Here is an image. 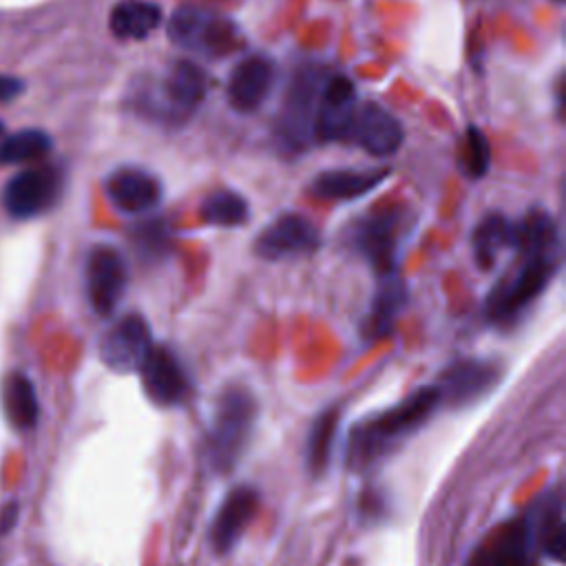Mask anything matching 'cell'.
Returning <instances> with one entry per match:
<instances>
[{"instance_id": "6da1fadb", "label": "cell", "mask_w": 566, "mask_h": 566, "mask_svg": "<svg viewBox=\"0 0 566 566\" xmlns=\"http://www.w3.org/2000/svg\"><path fill=\"white\" fill-rule=\"evenodd\" d=\"M515 263L493 285L486 298V316L497 325L515 323L546 290L562 261V239L555 219L533 208L515 223Z\"/></svg>"}, {"instance_id": "7a4b0ae2", "label": "cell", "mask_w": 566, "mask_h": 566, "mask_svg": "<svg viewBox=\"0 0 566 566\" xmlns=\"http://www.w3.org/2000/svg\"><path fill=\"white\" fill-rule=\"evenodd\" d=\"M440 391L436 385H427L352 429L347 442V467L367 469L398 447L407 436L418 431L440 407Z\"/></svg>"}, {"instance_id": "3957f363", "label": "cell", "mask_w": 566, "mask_h": 566, "mask_svg": "<svg viewBox=\"0 0 566 566\" xmlns=\"http://www.w3.org/2000/svg\"><path fill=\"white\" fill-rule=\"evenodd\" d=\"M411 228V212L405 206H391L352 221L345 239L349 248L369 263L376 276H387L396 274Z\"/></svg>"}, {"instance_id": "277c9868", "label": "cell", "mask_w": 566, "mask_h": 566, "mask_svg": "<svg viewBox=\"0 0 566 566\" xmlns=\"http://www.w3.org/2000/svg\"><path fill=\"white\" fill-rule=\"evenodd\" d=\"M256 420L254 396L239 385L226 387L214 405L206 436V453L214 471L228 473L241 460Z\"/></svg>"}, {"instance_id": "5b68a950", "label": "cell", "mask_w": 566, "mask_h": 566, "mask_svg": "<svg viewBox=\"0 0 566 566\" xmlns=\"http://www.w3.org/2000/svg\"><path fill=\"white\" fill-rule=\"evenodd\" d=\"M206 86V73L192 60H177L164 77L135 88L133 106L155 119L184 122L203 102Z\"/></svg>"}, {"instance_id": "8992f818", "label": "cell", "mask_w": 566, "mask_h": 566, "mask_svg": "<svg viewBox=\"0 0 566 566\" xmlns=\"http://www.w3.org/2000/svg\"><path fill=\"white\" fill-rule=\"evenodd\" d=\"M325 80L327 73L321 66H303L290 80L274 126L283 148L298 153L314 142L316 106Z\"/></svg>"}, {"instance_id": "52a82bcc", "label": "cell", "mask_w": 566, "mask_h": 566, "mask_svg": "<svg viewBox=\"0 0 566 566\" xmlns=\"http://www.w3.org/2000/svg\"><path fill=\"white\" fill-rule=\"evenodd\" d=\"M168 38L177 46L208 57L228 55L241 44V31L230 18L192 4L172 11L168 20Z\"/></svg>"}, {"instance_id": "ba28073f", "label": "cell", "mask_w": 566, "mask_h": 566, "mask_svg": "<svg viewBox=\"0 0 566 566\" xmlns=\"http://www.w3.org/2000/svg\"><path fill=\"white\" fill-rule=\"evenodd\" d=\"M62 192V172L55 166H35L15 172L2 188V206L13 219L46 212Z\"/></svg>"}, {"instance_id": "9c48e42d", "label": "cell", "mask_w": 566, "mask_h": 566, "mask_svg": "<svg viewBox=\"0 0 566 566\" xmlns=\"http://www.w3.org/2000/svg\"><path fill=\"white\" fill-rule=\"evenodd\" d=\"M84 281L93 312L99 316L113 314L128 285V268L122 252L108 243L93 245L86 254Z\"/></svg>"}, {"instance_id": "30bf717a", "label": "cell", "mask_w": 566, "mask_h": 566, "mask_svg": "<svg viewBox=\"0 0 566 566\" xmlns=\"http://www.w3.org/2000/svg\"><path fill=\"white\" fill-rule=\"evenodd\" d=\"M150 349L153 336L146 318L139 314H126L104 334L99 343V358L108 369L130 374L142 367Z\"/></svg>"}, {"instance_id": "8fae6325", "label": "cell", "mask_w": 566, "mask_h": 566, "mask_svg": "<svg viewBox=\"0 0 566 566\" xmlns=\"http://www.w3.org/2000/svg\"><path fill=\"white\" fill-rule=\"evenodd\" d=\"M356 113V86L343 75H327L314 119V139L321 142H343L349 139L352 122Z\"/></svg>"}, {"instance_id": "7c38bea8", "label": "cell", "mask_w": 566, "mask_h": 566, "mask_svg": "<svg viewBox=\"0 0 566 566\" xmlns=\"http://www.w3.org/2000/svg\"><path fill=\"white\" fill-rule=\"evenodd\" d=\"M321 245V234L316 226L296 212H285L276 217L254 241V252L261 259L279 261L287 256H303L316 252Z\"/></svg>"}, {"instance_id": "4fadbf2b", "label": "cell", "mask_w": 566, "mask_h": 566, "mask_svg": "<svg viewBox=\"0 0 566 566\" xmlns=\"http://www.w3.org/2000/svg\"><path fill=\"white\" fill-rule=\"evenodd\" d=\"M500 378V369L491 360L464 358L447 367L436 385L440 391V402L451 407H467L482 396H486Z\"/></svg>"}, {"instance_id": "5bb4252c", "label": "cell", "mask_w": 566, "mask_h": 566, "mask_svg": "<svg viewBox=\"0 0 566 566\" xmlns=\"http://www.w3.org/2000/svg\"><path fill=\"white\" fill-rule=\"evenodd\" d=\"M137 371L142 374L146 396L159 407L179 405L190 391L188 376L179 358L168 347L153 345V349L148 352Z\"/></svg>"}, {"instance_id": "9a60e30c", "label": "cell", "mask_w": 566, "mask_h": 566, "mask_svg": "<svg viewBox=\"0 0 566 566\" xmlns=\"http://www.w3.org/2000/svg\"><path fill=\"white\" fill-rule=\"evenodd\" d=\"M256 511H259V493L252 486L241 484L232 489L223 497L210 524V546L214 548V553L219 555L230 553L241 539L243 531L254 520Z\"/></svg>"}, {"instance_id": "2e32d148", "label": "cell", "mask_w": 566, "mask_h": 566, "mask_svg": "<svg viewBox=\"0 0 566 566\" xmlns=\"http://www.w3.org/2000/svg\"><path fill=\"white\" fill-rule=\"evenodd\" d=\"M535 539L528 515L504 524L495 537L482 546L469 566H535Z\"/></svg>"}, {"instance_id": "e0dca14e", "label": "cell", "mask_w": 566, "mask_h": 566, "mask_svg": "<svg viewBox=\"0 0 566 566\" xmlns=\"http://www.w3.org/2000/svg\"><path fill=\"white\" fill-rule=\"evenodd\" d=\"M276 80V69L265 55L243 57L230 73L226 97L239 113L256 111L270 95Z\"/></svg>"}, {"instance_id": "ac0fdd59", "label": "cell", "mask_w": 566, "mask_h": 566, "mask_svg": "<svg viewBox=\"0 0 566 566\" xmlns=\"http://www.w3.org/2000/svg\"><path fill=\"white\" fill-rule=\"evenodd\" d=\"M349 139L374 157H389L400 148L405 130L387 108L376 102H367L354 113Z\"/></svg>"}, {"instance_id": "d6986e66", "label": "cell", "mask_w": 566, "mask_h": 566, "mask_svg": "<svg viewBox=\"0 0 566 566\" xmlns=\"http://www.w3.org/2000/svg\"><path fill=\"white\" fill-rule=\"evenodd\" d=\"M104 190H106L108 201L126 214L148 212L161 201L159 179L155 175H150L142 168H133V166L113 170L106 177Z\"/></svg>"}, {"instance_id": "ffe728a7", "label": "cell", "mask_w": 566, "mask_h": 566, "mask_svg": "<svg viewBox=\"0 0 566 566\" xmlns=\"http://www.w3.org/2000/svg\"><path fill=\"white\" fill-rule=\"evenodd\" d=\"M405 305H407V285L398 276V272L378 276L376 294H374L369 312L360 325L363 338L367 343H376V340L385 338L387 334H391L396 318Z\"/></svg>"}, {"instance_id": "44dd1931", "label": "cell", "mask_w": 566, "mask_h": 566, "mask_svg": "<svg viewBox=\"0 0 566 566\" xmlns=\"http://www.w3.org/2000/svg\"><path fill=\"white\" fill-rule=\"evenodd\" d=\"M387 177H389V168L325 170L314 177L310 192L325 201H349V199H358V197L371 192Z\"/></svg>"}, {"instance_id": "7402d4cb", "label": "cell", "mask_w": 566, "mask_h": 566, "mask_svg": "<svg viewBox=\"0 0 566 566\" xmlns=\"http://www.w3.org/2000/svg\"><path fill=\"white\" fill-rule=\"evenodd\" d=\"M528 522L533 531L535 546L546 553L551 559L562 562L566 548V531L562 520V500L555 493L544 495L535 502L533 511H528Z\"/></svg>"}, {"instance_id": "603a6c76", "label": "cell", "mask_w": 566, "mask_h": 566, "mask_svg": "<svg viewBox=\"0 0 566 566\" xmlns=\"http://www.w3.org/2000/svg\"><path fill=\"white\" fill-rule=\"evenodd\" d=\"M161 24V9L150 0H119L108 15L117 40H146Z\"/></svg>"}, {"instance_id": "cb8c5ba5", "label": "cell", "mask_w": 566, "mask_h": 566, "mask_svg": "<svg viewBox=\"0 0 566 566\" xmlns=\"http://www.w3.org/2000/svg\"><path fill=\"white\" fill-rule=\"evenodd\" d=\"M515 223L500 212H491L473 230V256L482 270H491L504 250H513Z\"/></svg>"}, {"instance_id": "d4e9b609", "label": "cell", "mask_w": 566, "mask_h": 566, "mask_svg": "<svg viewBox=\"0 0 566 566\" xmlns=\"http://www.w3.org/2000/svg\"><path fill=\"white\" fill-rule=\"evenodd\" d=\"M2 405L9 422L15 429L29 431L38 424L40 402L31 378L22 371H11L2 385Z\"/></svg>"}, {"instance_id": "484cf974", "label": "cell", "mask_w": 566, "mask_h": 566, "mask_svg": "<svg viewBox=\"0 0 566 566\" xmlns=\"http://www.w3.org/2000/svg\"><path fill=\"white\" fill-rule=\"evenodd\" d=\"M338 422H340V409L338 407H329L325 411H321L310 429L307 436V469L312 475H323L329 458H332V449H334V440H336V431H338Z\"/></svg>"}, {"instance_id": "4316f807", "label": "cell", "mask_w": 566, "mask_h": 566, "mask_svg": "<svg viewBox=\"0 0 566 566\" xmlns=\"http://www.w3.org/2000/svg\"><path fill=\"white\" fill-rule=\"evenodd\" d=\"M53 148V139L49 133L40 128H24L7 135L0 142V166L9 164H29L46 157Z\"/></svg>"}, {"instance_id": "83f0119b", "label": "cell", "mask_w": 566, "mask_h": 566, "mask_svg": "<svg viewBox=\"0 0 566 566\" xmlns=\"http://www.w3.org/2000/svg\"><path fill=\"white\" fill-rule=\"evenodd\" d=\"M201 219L210 226L234 228L248 219V201L234 190H212L201 201Z\"/></svg>"}, {"instance_id": "f1b7e54d", "label": "cell", "mask_w": 566, "mask_h": 566, "mask_svg": "<svg viewBox=\"0 0 566 566\" xmlns=\"http://www.w3.org/2000/svg\"><path fill=\"white\" fill-rule=\"evenodd\" d=\"M130 239L137 254L148 261H159L170 250V232L161 219H148L137 223Z\"/></svg>"}, {"instance_id": "f546056e", "label": "cell", "mask_w": 566, "mask_h": 566, "mask_svg": "<svg viewBox=\"0 0 566 566\" xmlns=\"http://www.w3.org/2000/svg\"><path fill=\"white\" fill-rule=\"evenodd\" d=\"M491 161V148L484 133L475 126H469L462 137L460 148V166L471 179H480L489 170Z\"/></svg>"}, {"instance_id": "4dcf8cb0", "label": "cell", "mask_w": 566, "mask_h": 566, "mask_svg": "<svg viewBox=\"0 0 566 566\" xmlns=\"http://www.w3.org/2000/svg\"><path fill=\"white\" fill-rule=\"evenodd\" d=\"M24 93V82L20 77L0 73V104L13 102L15 97H20Z\"/></svg>"}, {"instance_id": "1f68e13d", "label": "cell", "mask_w": 566, "mask_h": 566, "mask_svg": "<svg viewBox=\"0 0 566 566\" xmlns=\"http://www.w3.org/2000/svg\"><path fill=\"white\" fill-rule=\"evenodd\" d=\"M15 515H18V506H15L13 502H11V504H7V506H4V511H2V515H0V535H2V533H7V531L13 526Z\"/></svg>"}, {"instance_id": "d6a6232c", "label": "cell", "mask_w": 566, "mask_h": 566, "mask_svg": "<svg viewBox=\"0 0 566 566\" xmlns=\"http://www.w3.org/2000/svg\"><path fill=\"white\" fill-rule=\"evenodd\" d=\"M4 133V124H2V119H0V135Z\"/></svg>"}, {"instance_id": "836d02e7", "label": "cell", "mask_w": 566, "mask_h": 566, "mask_svg": "<svg viewBox=\"0 0 566 566\" xmlns=\"http://www.w3.org/2000/svg\"><path fill=\"white\" fill-rule=\"evenodd\" d=\"M555 2H562V0H555Z\"/></svg>"}]
</instances>
